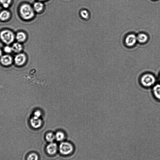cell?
<instances>
[{
    "instance_id": "obj_23",
    "label": "cell",
    "mask_w": 160,
    "mask_h": 160,
    "mask_svg": "<svg viewBox=\"0 0 160 160\" xmlns=\"http://www.w3.org/2000/svg\"><path fill=\"white\" fill-rule=\"evenodd\" d=\"M38 1H40L41 2H44L47 1H48V0H37Z\"/></svg>"
},
{
    "instance_id": "obj_11",
    "label": "cell",
    "mask_w": 160,
    "mask_h": 160,
    "mask_svg": "<svg viewBox=\"0 0 160 160\" xmlns=\"http://www.w3.org/2000/svg\"><path fill=\"white\" fill-rule=\"evenodd\" d=\"M79 14L80 17L84 20H88L90 18V13L88 10L86 9H84L80 10Z\"/></svg>"
},
{
    "instance_id": "obj_4",
    "label": "cell",
    "mask_w": 160,
    "mask_h": 160,
    "mask_svg": "<svg viewBox=\"0 0 160 160\" xmlns=\"http://www.w3.org/2000/svg\"><path fill=\"white\" fill-rule=\"evenodd\" d=\"M59 150L60 153L64 155L71 154L74 150L73 145L67 142H62L59 145Z\"/></svg>"
},
{
    "instance_id": "obj_6",
    "label": "cell",
    "mask_w": 160,
    "mask_h": 160,
    "mask_svg": "<svg viewBox=\"0 0 160 160\" xmlns=\"http://www.w3.org/2000/svg\"><path fill=\"white\" fill-rule=\"evenodd\" d=\"M33 7L35 12L39 14L44 12L46 9V6L44 3L38 1L34 3Z\"/></svg>"
},
{
    "instance_id": "obj_3",
    "label": "cell",
    "mask_w": 160,
    "mask_h": 160,
    "mask_svg": "<svg viewBox=\"0 0 160 160\" xmlns=\"http://www.w3.org/2000/svg\"><path fill=\"white\" fill-rule=\"evenodd\" d=\"M0 38L5 44L9 45L13 41L14 35L10 31L4 30L0 33Z\"/></svg>"
},
{
    "instance_id": "obj_22",
    "label": "cell",
    "mask_w": 160,
    "mask_h": 160,
    "mask_svg": "<svg viewBox=\"0 0 160 160\" xmlns=\"http://www.w3.org/2000/svg\"><path fill=\"white\" fill-rule=\"evenodd\" d=\"M41 115V113L40 111L37 110L35 111L34 113V117L40 118Z\"/></svg>"
},
{
    "instance_id": "obj_17",
    "label": "cell",
    "mask_w": 160,
    "mask_h": 160,
    "mask_svg": "<svg viewBox=\"0 0 160 160\" xmlns=\"http://www.w3.org/2000/svg\"><path fill=\"white\" fill-rule=\"evenodd\" d=\"M55 135V140L61 142L64 140L65 138V134L61 132H57Z\"/></svg>"
},
{
    "instance_id": "obj_12",
    "label": "cell",
    "mask_w": 160,
    "mask_h": 160,
    "mask_svg": "<svg viewBox=\"0 0 160 160\" xmlns=\"http://www.w3.org/2000/svg\"><path fill=\"white\" fill-rule=\"evenodd\" d=\"M152 93L156 99L160 100V84H155L153 86Z\"/></svg>"
},
{
    "instance_id": "obj_1",
    "label": "cell",
    "mask_w": 160,
    "mask_h": 160,
    "mask_svg": "<svg viewBox=\"0 0 160 160\" xmlns=\"http://www.w3.org/2000/svg\"><path fill=\"white\" fill-rule=\"evenodd\" d=\"M140 81L142 86L145 88H149L155 85L156 82V78L154 75L148 73L141 76Z\"/></svg>"
},
{
    "instance_id": "obj_20",
    "label": "cell",
    "mask_w": 160,
    "mask_h": 160,
    "mask_svg": "<svg viewBox=\"0 0 160 160\" xmlns=\"http://www.w3.org/2000/svg\"><path fill=\"white\" fill-rule=\"evenodd\" d=\"M11 0H0V3L4 8L9 7L11 3Z\"/></svg>"
},
{
    "instance_id": "obj_25",
    "label": "cell",
    "mask_w": 160,
    "mask_h": 160,
    "mask_svg": "<svg viewBox=\"0 0 160 160\" xmlns=\"http://www.w3.org/2000/svg\"><path fill=\"white\" fill-rule=\"evenodd\" d=\"M159 80H160V76H159Z\"/></svg>"
},
{
    "instance_id": "obj_15",
    "label": "cell",
    "mask_w": 160,
    "mask_h": 160,
    "mask_svg": "<svg viewBox=\"0 0 160 160\" xmlns=\"http://www.w3.org/2000/svg\"><path fill=\"white\" fill-rule=\"evenodd\" d=\"M16 38L17 41L19 42H24L26 38V34L22 32H19L17 33Z\"/></svg>"
},
{
    "instance_id": "obj_24",
    "label": "cell",
    "mask_w": 160,
    "mask_h": 160,
    "mask_svg": "<svg viewBox=\"0 0 160 160\" xmlns=\"http://www.w3.org/2000/svg\"><path fill=\"white\" fill-rule=\"evenodd\" d=\"M2 55V50L0 49V57H1Z\"/></svg>"
},
{
    "instance_id": "obj_2",
    "label": "cell",
    "mask_w": 160,
    "mask_h": 160,
    "mask_svg": "<svg viewBox=\"0 0 160 160\" xmlns=\"http://www.w3.org/2000/svg\"><path fill=\"white\" fill-rule=\"evenodd\" d=\"M20 13L22 17L26 20H30L34 18L35 13L33 7L30 4H25L20 9Z\"/></svg>"
},
{
    "instance_id": "obj_10",
    "label": "cell",
    "mask_w": 160,
    "mask_h": 160,
    "mask_svg": "<svg viewBox=\"0 0 160 160\" xmlns=\"http://www.w3.org/2000/svg\"><path fill=\"white\" fill-rule=\"evenodd\" d=\"M1 62L3 65L5 66H8L12 63V58L10 56L8 55H4L1 57Z\"/></svg>"
},
{
    "instance_id": "obj_7",
    "label": "cell",
    "mask_w": 160,
    "mask_h": 160,
    "mask_svg": "<svg viewBox=\"0 0 160 160\" xmlns=\"http://www.w3.org/2000/svg\"><path fill=\"white\" fill-rule=\"evenodd\" d=\"M59 148L57 144L55 143H50L46 148V150L48 154L49 155H53L55 154Z\"/></svg>"
},
{
    "instance_id": "obj_14",
    "label": "cell",
    "mask_w": 160,
    "mask_h": 160,
    "mask_svg": "<svg viewBox=\"0 0 160 160\" xmlns=\"http://www.w3.org/2000/svg\"><path fill=\"white\" fill-rule=\"evenodd\" d=\"M10 14L8 11L3 10L0 13V19L2 21L8 20L10 17Z\"/></svg>"
},
{
    "instance_id": "obj_8",
    "label": "cell",
    "mask_w": 160,
    "mask_h": 160,
    "mask_svg": "<svg viewBox=\"0 0 160 160\" xmlns=\"http://www.w3.org/2000/svg\"><path fill=\"white\" fill-rule=\"evenodd\" d=\"M26 60V56L24 54H19L17 55L14 59L16 64L19 65L21 66L24 64Z\"/></svg>"
},
{
    "instance_id": "obj_18",
    "label": "cell",
    "mask_w": 160,
    "mask_h": 160,
    "mask_svg": "<svg viewBox=\"0 0 160 160\" xmlns=\"http://www.w3.org/2000/svg\"><path fill=\"white\" fill-rule=\"evenodd\" d=\"M46 141L50 143L53 142L55 140V135L51 132L47 133L46 136Z\"/></svg>"
},
{
    "instance_id": "obj_9",
    "label": "cell",
    "mask_w": 160,
    "mask_h": 160,
    "mask_svg": "<svg viewBox=\"0 0 160 160\" xmlns=\"http://www.w3.org/2000/svg\"><path fill=\"white\" fill-rule=\"evenodd\" d=\"M31 126L34 129H38L40 128L42 124V120L40 118L34 117L31 120Z\"/></svg>"
},
{
    "instance_id": "obj_13",
    "label": "cell",
    "mask_w": 160,
    "mask_h": 160,
    "mask_svg": "<svg viewBox=\"0 0 160 160\" xmlns=\"http://www.w3.org/2000/svg\"><path fill=\"white\" fill-rule=\"evenodd\" d=\"M137 40L140 43H146L148 40V35L145 33L139 34L137 36Z\"/></svg>"
},
{
    "instance_id": "obj_16",
    "label": "cell",
    "mask_w": 160,
    "mask_h": 160,
    "mask_svg": "<svg viewBox=\"0 0 160 160\" xmlns=\"http://www.w3.org/2000/svg\"><path fill=\"white\" fill-rule=\"evenodd\" d=\"M12 47L13 51L16 53L20 52L23 49L22 45L18 42L13 43Z\"/></svg>"
},
{
    "instance_id": "obj_19",
    "label": "cell",
    "mask_w": 160,
    "mask_h": 160,
    "mask_svg": "<svg viewBox=\"0 0 160 160\" xmlns=\"http://www.w3.org/2000/svg\"><path fill=\"white\" fill-rule=\"evenodd\" d=\"M26 159L27 160H38L39 157L38 155L34 153H32L28 156Z\"/></svg>"
},
{
    "instance_id": "obj_5",
    "label": "cell",
    "mask_w": 160,
    "mask_h": 160,
    "mask_svg": "<svg viewBox=\"0 0 160 160\" xmlns=\"http://www.w3.org/2000/svg\"><path fill=\"white\" fill-rule=\"evenodd\" d=\"M137 41V36L133 34H128L125 40L126 46L129 47L134 46Z\"/></svg>"
},
{
    "instance_id": "obj_21",
    "label": "cell",
    "mask_w": 160,
    "mask_h": 160,
    "mask_svg": "<svg viewBox=\"0 0 160 160\" xmlns=\"http://www.w3.org/2000/svg\"><path fill=\"white\" fill-rule=\"evenodd\" d=\"M4 50V52L7 53H10L13 51L12 47L9 46L5 47Z\"/></svg>"
}]
</instances>
